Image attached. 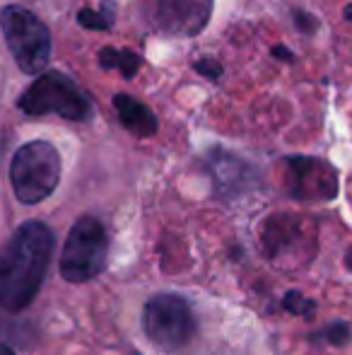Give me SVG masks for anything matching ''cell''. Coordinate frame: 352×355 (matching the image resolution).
Instances as JSON below:
<instances>
[{
  "mask_svg": "<svg viewBox=\"0 0 352 355\" xmlns=\"http://www.w3.org/2000/svg\"><path fill=\"white\" fill-rule=\"evenodd\" d=\"M53 252V234L41 223H24L0 252V307L22 312L37 297Z\"/></svg>",
  "mask_w": 352,
  "mask_h": 355,
  "instance_id": "6da1fadb",
  "label": "cell"
},
{
  "mask_svg": "<svg viewBox=\"0 0 352 355\" xmlns=\"http://www.w3.org/2000/svg\"><path fill=\"white\" fill-rule=\"evenodd\" d=\"M0 29L22 73L37 75L46 68L51 58V34L32 10L22 5L0 8Z\"/></svg>",
  "mask_w": 352,
  "mask_h": 355,
  "instance_id": "7a4b0ae2",
  "label": "cell"
},
{
  "mask_svg": "<svg viewBox=\"0 0 352 355\" xmlns=\"http://www.w3.org/2000/svg\"><path fill=\"white\" fill-rule=\"evenodd\" d=\"M15 196L22 203H39L51 196L61 179V155L51 143L34 141L15 153L10 167Z\"/></svg>",
  "mask_w": 352,
  "mask_h": 355,
  "instance_id": "3957f363",
  "label": "cell"
},
{
  "mask_svg": "<svg viewBox=\"0 0 352 355\" xmlns=\"http://www.w3.org/2000/svg\"><path fill=\"white\" fill-rule=\"evenodd\" d=\"M109 257V237L97 218H80L73 225L61 254V276L71 283H85L104 271Z\"/></svg>",
  "mask_w": 352,
  "mask_h": 355,
  "instance_id": "277c9868",
  "label": "cell"
},
{
  "mask_svg": "<svg viewBox=\"0 0 352 355\" xmlns=\"http://www.w3.org/2000/svg\"><path fill=\"white\" fill-rule=\"evenodd\" d=\"M19 109L32 116L58 114L68 121H85L92 104L80 87L63 73H44L37 83L19 97Z\"/></svg>",
  "mask_w": 352,
  "mask_h": 355,
  "instance_id": "5b68a950",
  "label": "cell"
},
{
  "mask_svg": "<svg viewBox=\"0 0 352 355\" xmlns=\"http://www.w3.org/2000/svg\"><path fill=\"white\" fill-rule=\"evenodd\" d=\"M145 331L162 351H181L196 336L193 309L178 295H155L145 307Z\"/></svg>",
  "mask_w": 352,
  "mask_h": 355,
  "instance_id": "8992f818",
  "label": "cell"
},
{
  "mask_svg": "<svg viewBox=\"0 0 352 355\" xmlns=\"http://www.w3.org/2000/svg\"><path fill=\"white\" fill-rule=\"evenodd\" d=\"M287 191L299 201H328L338 193V177L321 159H287Z\"/></svg>",
  "mask_w": 352,
  "mask_h": 355,
  "instance_id": "52a82bcc",
  "label": "cell"
},
{
  "mask_svg": "<svg viewBox=\"0 0 352 355\" xmlns=\"http://www.w3.org/2000/svg\"><path fill=\"white\" fill-rule=\"evenodd\" d=\"M212 0H157L155 22L162 32L174 37H196L207 27Z\"/></svg>",
  "mask_w": 352,
  "mask_h": 355,
  "instance_id": "ba28073f",
  "label": "cell"
},
{
  "mask_svg": "<svg viewBox=\"0 0 352 355\" xmlns=\"http://www.w3.org/2000/svg\"><path fill=\"white\" fill-rule=\"evenodd\" d=\"M113 107H116L121 123L133 133V136L147 138V136H152V133H157L155 114H152L142 102L128 97V94H116V97H113Z\"/></svg>",
  "mask_w": 352,
  "mask_h": 355,
  "instance_id": "9c48e42d",
  "label": "cell"
},
{
  "mask_svg": "<svg viewBox=\"0 0 352 355\" xmlns=\"http://www.w3.org/2000/svg\"><path fill=\"white\" fill-rule=\"evenodd\" d=\"M297 237H299V223L295 220V215H272L263 230L268 257L277 259L280 254H285V249L292 247Z\"/></svg>",
  "mask_w": 352,
  "mask_h": 355,
  "instance_id": "30bf717a",
  "label": "cell"
},
{
  "mask_svg": "<svg viewBox=\"0 0 352 355\" xmlns=\"http://www.w3.org/2000/svg\"><path fill=\"white\" fill-rule=\"evenodd\" d=\"M99 66L104 71H121L126 80L136 78L138 68H140V56L136 51H128V49H102L99 53Z\"/></svg>",
  "mask_w": 352,
  "mask_h": 355,
  "instance_id": "8fae6325",
  "label": "cell"
},
{
  "mask_svg": "<svg viewBox=\"0 0 352 355\" xmlns=\"http://www.w3.org/2000/svg\"><path fill=\"white\" fill-rule=\"evenodd\" d=\"M104 8H106V12H97V10L82 8L80 15H77V22L87 29H109L113 24L111 0H104Z\"/></svg>",
  "mask_w": 352,
  "mask_h": 355,
  "instance_id": "7c38bea8",
  "label": "cell"
},
{
  "mask_svg": "<svg viewBox=\"0 0 352 355\" xmlns=\"http://www.w3.org/2000/svg\"><path fill=\"white\" fill-rule=\"evenodd\" d=\"M282 307L287 309V312H292V314H304V317H311V309H314V302L311 300H306L302 293H287L285 295V300H282Z\"/></svg>",
  "mask_w": 352,
  "mask_h": 355,
  "instance_id": "4fadbf2b",
  "label": "cell"
},
{
  "mask_svg": "<svg viewBox=\"0 0 352 355\" xmlns=\"http://www.w3.org/2000/svg\"><path fill=\"white\" fill-rule=\"evenodd\" d=\"M326 338H328L333 346H345L350 341V327L345 322H338L333 327L326 329Z\"/></svg>",
  "mask_w": 352,
  "mask_h": 355,
  "instance_id": "5bb4252c",
  "label": "cell"
},
{
  "mask_svg": "<svg viewBox=\"0 0 352 355\" xmlns=\"http://www.w3.org/2000/svg\"><path fill=\"white\" fill-rule=\"evenodd\" d=\"M196 71L201 75H205V78H220L222 75V66L217 61H210V58H205V61H196Z\"/></svg>",
  "mask_w": 352,
  "mask_h": 355,
  "instance_id": "9a60e30c",
  "label": "cell"
},
{
  "mask_svg": "<svg viewBox=\"0 0 352 355\" xmlns=\"http://www.w3.org/2000/svg\"><path fill=\"white\" fill-rule=\"evenodd\" d=\"M295 22L299 24V29H302L304 34H311L316 27H319V22H316L314 17H309L306 12H295Z\"/></svg>",
  "mask_w": 352,
  "mask_h": 355,
  "instance_id": "2e32d148",
  "label": "cell"
},
{
  "mask_svg": "<svg viewBox=\"0 0 352 355\" xmlns=\"http://www.w3.org/2000/svg\"><path fill=\"white\" fill-rule=\"evenodd\" d=\"M272 56L280 58V61H295V56H292V51L287 46H275L272 49Z\"/></svg>",
  "mask_w": 352,
  "mask_h": 355,
  "instance_id": "e0dca14e",
  "label": "cell"
},
{
  "mask_svg": "<svg viewBox=\"0 0 352 355\" xmlns=\"http://www.w3.org/2000/svg\"><path fill=\"white\" fill-rule=\"evenodd\" d=\"M345 19H348V22H352V3L348 5V8H345Z\"/></svg>",
  "mask_w": 352,
  "mask_h": 355,
  "instance_id": "ac0fdd59",
  "label": "cell"
},
{
  "mask_svg": "<svg viewBox=\"0 0 352 355\" xmlns=\"http://www.w3.org/2000/svg\"><path fill=\"white\" fill-rule=\"evenodd\" d=\"M0 355H15L8 346H0Z\"/></svg>",
  "mask_w": 352,
  "mask_h": 355,
  "instance_id": "d6986e66",
  "label": "cell"
},
{
  "mask_svg": "<svg viewBox=\"0 0 352 355\" xmlns=\"http://www.w3.org/2000/svg\"><path fill=\"white\" fill-rule=\"evenodd\" d=\"M348 266L352 268V252H350V259H348Z\"/></svg>",
  "mask_w": 352,
  "mask_h": 355,
  "instance_id": "ffe728a7",
  "label": "cell"
}]
</instances>
